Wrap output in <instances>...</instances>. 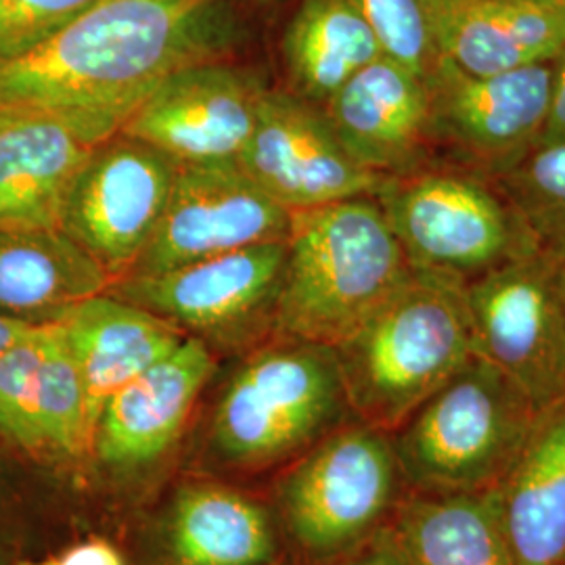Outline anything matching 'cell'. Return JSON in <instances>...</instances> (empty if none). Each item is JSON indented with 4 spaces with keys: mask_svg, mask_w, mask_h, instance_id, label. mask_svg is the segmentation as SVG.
I'll return each instance as SVG.
<instances>
[{
    "mask_svg": "<svg viewBox=\"0 0 565 565\" xmlns=\"http://www.w3.org/2000/svg\"><path fill=\"white\" fill-rule=\"evenodd\" d=\"M551 141H565V46L564 51L553 60L551 102H548L545 130L539 142Z\"/></svg>",
    "mask_w": 565,
    "mask_h": 565,
    "instance_id": "cell-31",
    "label": "cell"
},
{
    "mask_svg": "<svg viewBox=\"0 0 565 565\" xmlns=\"http://www.w3.org/2000/svg\"><path fill=\"white\" fill-rule=\"evenodd\" d=\"M425 84L438 160L497 177L541 141L553 61L476 76L438 57Z\"/></svg>",
    "mask_w": 565,
    "mask_h": 565,
    "instance_id": "cell-10",
    "label": "cell"
},
{
    "mask_svg": "<svg viewBox=\"0 0 565 565\" xmlns=\"http://www.w3.org/2000/svg\"><path fill=\"white\" fill-rule=\"evenodd\" d=\"M34 422L41 450L61 459H84L90 450V422L78 364L57 323L44 324L36 380Z\"/></svg>",
    "mask_w": 565,
    "mask_h": 565,
    "instance_id": "cell-25",
    "label": "cell"
},
{
    "mask_svg": "<svg viewBox=\"0 0 565 565\" xmlns=\"http://www.w3.org/2000/svg\"><path fill=\"white\" fill-rule=\"evenodd\" d=\"M406 565H513L499 488L406 494L392 518Z\"/></svg>",
    "mask_w": 565,
    "mask_h": 565,
    "instance_id": "cell-23",
    "label": "cell"
},
{
    "mask_svg": "<svg viewBox=\"0 0 565 565\" xmlns=\"http://www.w3.org/2000/svg\"><path fill=\"white\" fill-rule=\"evenodd\" d=\"M289 218L291 212L237 160L179 163L162 218L126 277H153L249 245L285 242Z\"/></svg>",
    "mask_w": 565,
    "mask_h": 565,
    "instance_id": "cell-12",
    "label": "cell"
},
{
    "mask_svg": "<svg viewBox=\"0 0 565 565\" xmlns=\"http://www.w3.org/2000/svg\"><path fill=\"white\" fill-rule=\"evenodd\" d=\"M57 324L81 371L90 438L107 398L186 338L174 324L109 291L74 306Z\"/></svg>",
    "mask_w": 565,
    "mask_h": 565,
    "instance_id": "cell-19",
    "label": "cell"
},
{
    "mask_svg": "<svg viewBox=\"0 0 565 565\" xmlns=\"http://www.w3.org/2000/svg\"><path fill=\"white\" fill-rule=\"evenodd\" d=\"M275 333L338 345L413 268L375 198L291 212Z\"/></svg>",
    "mask_w": 565,
    "mask_h": 565,
    "instance_id": "cell-3",
    "label": "cell"
},
{
    "mask_svg": "<svg viewBox=\"0 0 565 565\" xmlns=\"http://www.w3.org/2000/svg\"><path fill=\"white\" fill-rule=\"evenodd\" d=\"M242 44L233 0H99L0 67V114L46 116L99 145L170 74L231 60Z\"/></svg>",
    "mask_w": 565,
    "mask_h": 565,
    "instance_id": "cell-1",
    "label": "cell"
},
{
    "mask_svg": "<svg viewBox=\"0 0 565 565\" xmlns=\"http://www.w3.org/2000/svg\"><path fill=\"white\" fill-rule=\"evenodd\" d=\"M387 60L425 78L440 57L425 0H352Z\"/></svg>",
    "mask_w": 565,
    "mask_h": 565,
    "instance_id": "cell-28",
    "label": "cell"
},
{
    "mask_svg": "<svg viewBox=\"0 0 565 565\" xmlns=\"http://www.w3.org/2000/svg\"><path fill=\"white\" fill-rule=\"evenodd\" d=\"M256 2H273V0H256Z\"/></svg>",
    "mask_w": 565,
    "mask_h": 565,
    "instance_id": "cell-35",
    "label": "cell"
},
{
    "mask_svg": "<svg viewBox=\"0 0 565 565\" xmlns=\"http://www.w3.org/2000/svg\"><path fill=\"white\" fill-rule=\"evenodd\" d=\"M99 0H0V67L53 39Z\"/></svg>",
    "mask_w": 565,
    "mask_h": 565,
    "instance_id": "cell-29",
    "label": "cell"
},
{
    "mask_svg": "<svg viewBox=\"0 0 565 565\" xmlns=\"http://www.w3.org/2000/svg\"><path fill=\"white\" fill-rule=\"evenodd\" d=\"M350 419L335 348L275 333L239 354L218 387L200 457L216 476L281 471Z\"/></svg>",
    "mask_w": 565,
    "mask_h": 565,
    "instance_id": "cell-2",
    "label": "cell"
},
{
    "mask_svg": "<svg viewBox=\"0 0 565 565\" xmlns=\"http://www.w3.org/2000/svg\"><path fill=\"white\" fill-rule=\"evenodd\" d=\"M95 147L60 120L0 114V226L60 228L72 182Z\"/></svg>",
    "mask_w": 565,
    "mask_h": 565,
    "instance_id": "cell-21",
    "label": "cell"
},
{
    "mask_svg": "<svg viewBox=\"0 0 565 565\" xmlns=\"http://www.w3.org/2000/svg\"><path fill=\"white\" fill-rule=\"evenodd\" d=\"M237 163L289 212L373 198L384 181L352 160L323 107L303 102L287 88H266Z\"/></svg>",
    "mask_w": 565,
    "mask_h": 565,
    "instance_id": "cell-14",
    "label": "cell"
},
{
    "mask_svg": "<svg viewBox=\"0 0 565 565\" xmlns=\"http://www.w3.org/2000/svg\"><path fill=\"white\" fill-rule=\"evenodd\" d=\"M34 327H39V324L21 323V321L0 317V352H4L11 343L18 342L20 338H23Z\"/></svg>",
    "mask_w": 565,
    "mask_h": 565,
    "instance_id": "cell-33",
    "label": "cell"
},
{
    "mask_svg": "<svg viewBox=\"0 0 565 565\" xmlns=\"http://www.w3.org/2000/svg\"><path fill=\"white\" fill-rule=\"evenodd\" d=\"M564 2H565V0H564Z\"/></svg>",
    "mask_w": 565,
    "mask_h": 565,
    "instance_id": "cell-38",
    "label": "cell"
},
{
    "mask_svg": "<svg viewBox=\"0 0 565 565\" xmlns=\"http://www.w3.org/2000/svg\"><path fill=\"white\" fill-rule=\"evenodd\" d=\"M440 57L476 76L555 60L565 46L564 0H425Z\"/></svg>",
    "mask_w": 565,
    "mask_h": 565,
    "instance_id": "cell-18",
    "label": "cell"
},
{
    "mask_svg": "<svg viewBox=\"0 0 565 565\" xmlns=\"http://www.w3.org/2000/svg\"><path fill=\"white\" fill-rule=\"evenodd\" d=\"M179 163L149 142L114 135L82 166L60 228L118 281L130 273L162 218Z\"/></svg>",
    "mask_w": 565,
    "mask_h": 565,
    "instance_id": "cell-11",
    "label": "cell"
},
{
    "mask_svg": "<svg viewBox=\"0 0 565 565\" xmlns=\"http://www.w3.org/2000/svg\"><path fill=\"white\" fill-rule=\"evenodd\" d=\"M0 565H7L4 564V559H2V555H0Z\"/></svg>",
    "mask_w": 565,
    "mask_h": 565,
    "instance_id": "cell-36",
    "label": "cell"
},
{
    "mask_svg": "<svg viewBox=\"0 0 565 565\" xmlns=\"http://www.w3.org/2000/svg\"><path fill=\"white\" fill-rule=\"evenodd\" d=\"M335 354L354 419L394 434L478 356L463 285L413 270Z\"/></svg>",
    "mask_w": 565,
    "mask_h": 565,
    "instance_id": "cell-4",
    "label": "cell"
},
{
    "mask_svg": "<svg viewBox=\"0 0 565 565\" xmlns=\"http://www.w3.org/2000/svg\"><path fill=\"white\" fill-rule=\"evenodd\" d=\"M373 198L415 273L465 287L541 247L497 182L457 163L385 177Z\"/></svg>",
    "mask_w": 565,
    "mask_h": 565,
    "instance_id": "cell-7",
    "label": "cell"
},
{
    "mask_svg": "<svg viewBox=\"0 0 565 565\" xmlns=\"http://www.w3.org/2000/svg\"><path fill=\"white\" fill-rule=\"evenodd\" d=\"M266 82L231 60L203 61L170 74L121 126L177 163L237 160L260 111Z\"/></svg>",
    "mask_w": 565,
    "mask_h": 565,
    "instance_id": "cell-15",
    "label": "cell"
},
{
    "mask_svg": "<svg viewBox=\"0 0 565 565\" xmlns=\"http://www.w3.org/2000/svg\"><path fill=\"white\" fill-rule=\"evenodd\" d=\"M499 501L513 565H565V401L541 411Z\"/></svg>",
    "mask_w": 565,
    "mask_h": 565,
    "instance_id": "cell-22",
    "label": "cell"
},
{
    "mask_svg": "<svg viewBox=\"0 0 565 565\" xmlns=\"http://www.w3.org/2000/svg\"><path fill=\"white\" fill-rule=\"evenodd\" d=\"M287 243L249 245L107 289L202 340L214 354H243L275 335Z\"/></svg>",
    "mask_w": 565,
    "mask_h": 565,
    "instance_id": "cell-8",
    "label": "cell"
},
{
    "mask_svg": "<svg viewBox=\"0 0 565 565\" xmlns=\"http://www.w3.org/2000/svg\"><path fill=\"white\" fill-rule=\"evenodd\" d=\"M323 111L352 160L382 179L438 162L425 78L384 55L345 82Z\"/></svg>",
    "mask_w": 565,
    "mask_h": 565,
    "instance_id": "cell-16",
    "label": "cell"
},
{
    "mask_svg": "<svg viewBox=\"0 0 565 565\" xmlns=\"http://www.w3.org/2000/svg\"><path fill=\"white\" fill-rule=\"evenodd\" d=\"M392 434L359 419L279 471L270 509L294 565H324L366 543L406 494Z\"/></svg>",
    "mask_w": 565,
    "mask_h": 565,
    "instance_id": "cell-5",
    "label": "cell"
},
{
    "mask_svg": "<svg viewBox=\"0 0 565 565\" xmlns=\"http://www.w3.org/2000/svg\"><path fill=\"white\" fill-rule=\"evenodd\" d=\"M541 408L482 356L425 401L392 445L408 490L482 492L503 484Z\"/></svg>",
    "mask_w": 565,
    "mask_h": 565,
    "instance_id": "cell-6",
    "label": "cell"
},
{
    "mask_svg": "<svg viewBox=\"0 0 565 565\" xmlns=\"http://www.w3.org/2000/svg\"><path fill=\"white\" fill-rule=\"evenodd\" d=\"M324 565H406L403 548L392 524L382 527L366 543Z\"/></svg>",
    "mask_w": 565,
    "mask_h": 565,
    "instance_id": "cell-30",
    "label": "cell"
},
{
    "mask_svg": "<svg viewBox=\"0 0 565 565\" xmlns=\"http://www.w3.org/2000/svg\"><path fill=\"white\" fill-rule=\"evenodd\" d=\"M18 565H60L57 564V559L55 557H49V559H25V562H20Z\"/></svg>",
    "mask_w": 565,
    "mask_h": 565,
    "instance_id": "cell-34",
    "label": "cell"
},
{
    "mask_svg": "<svg viewBox=\"0 0 565 565\" xmlns=\"http://www.w3.org/2000/svg\"><path fill=\"white\" fill-rule=\"evenodd\" d=\"M111 282L107 268L61 228L0 226V317L57 323Z\"/></svg>",
    "mask_w": 565,
    "mask_h": 565,
    "instance_id": "cell-20",
    "label": "cell"
},
{
    "mask_svg": "<svg viewBox=\"0 0 565 565\" xmlns=\"http://www.w3.org/2000/svg\"><path fill=\"white\" fill-rule=\"evenodd\" d=\"M42 331L39 324L0 352V438L28 452H42L34 422Z\"/></svg>",
    "mask_w": 565,
    "mask_h": 565,
    "instance_id": "cell-27",
    "label": "cell"
},
{
    "mask_svg": "<svg viewBox=\"0 0 565 565\" xmlns=\"http://www.w3.org/2000/svg\"><path fill=\"white\" fill-rule=\"evenodd\" d=\"M60 565H128L120 548L103 539H88L55 555Z\"/></svg>",
    "mask_w": 565,
    "mask_h": 565,
    "instance_id": "cell-32",
    "label": "cell"
},
{
    "mask_svg": "<svg viewBox=\"0 0 565 565\" xmlns=\"http://www.w3.org/2000/svg\"><path fill=\"white\" fill-rule=\"evenodd\" d=\"M156 565H279L287 559L268 503L221 480L177 486L151 527Z\"/></svg>",
    "mask_w": 565,
    "mask_h": 565,
    "instance_id": "cell-17",
    "label": "cell"
},
{
    "mask_svg": "<svg viewBox=\"0 0 565 565\" xmlns=\"http://www.w3.org/2000/svg\"><path fill=\"white\" fill-rule=\"evenodd\" d=\"M216 354L186 335L162 361L107 398L93 427L88 457L109 482H141L174 452L205 387Z\"/></svg>",
    "mask_w": 565,
    "mask_h": 565,
    "instance_id": "cell-13",
    "label": "cell"
},
{
    "mask_svg": "<svg viewBox=\"0 0 565 565\" xmlns=\"http://www.w3.org/2000/svg\"><path fill=\"white\" fill-rule=\"evenodd\" d=\"M281 51L287 90L317 107L384 55L352 0H302Z\"/></svg>",
    "mask_w": 565,
    "mask_h": 565,
    "instance_id": "cell-24",
    "label": "cell"
},
{
    "mask_svg": "<svg viewBox=\"0 0 565 565\" xmlns=\"http://www.w3.org/2000/svg\"><path fill=\"white\" fill-rule=\"evenodd\" d=\"M476 352L545 411L565 401V258L539 247L463 287Z\"/></svg>",
    "mask_w": 565,
    "mask_h": 565,
    "instance_id": "cell-9",
    "label": "cell"
},
{
    "mask_svg": "<svg viewBox=\"0 0 565 565\" xmlns=\"http://www.w3.org/2000/svg\"><path fill=\"white\" fill-rule=\"evenodd\" d=\"M490 179L524 216L541 247L565 258V141L536 142Z\"/></svg>",
    "mask_w": 565,
    "mask_h": 565,
    "instance_id": "cell-26",
    "label": "cell"
},
{
    "mask_svg": "<svg viewBox=\"0 0 565 565\" xmlns=\"http://www.w3.org/2000/svg\"><path fill=\"white\" fill-rule=\"evenodd\" d=\"M279 565H294V564H291V562H282V564H279Z\"/></svg>",
    "mask_w": 565,
    "mask_h": 565,
    "instance_id": "cell-37",
    "label": "cell"
}]
</instances>
